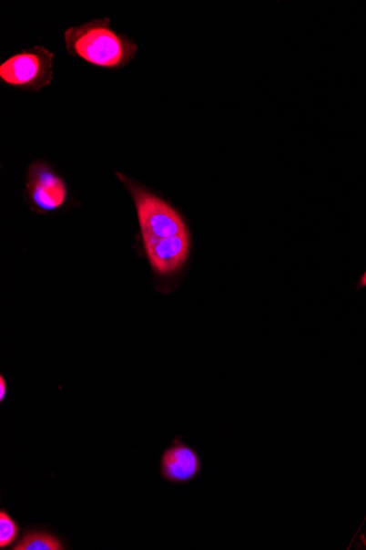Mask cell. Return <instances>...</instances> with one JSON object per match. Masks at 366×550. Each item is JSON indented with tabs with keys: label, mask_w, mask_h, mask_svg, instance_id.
<instances>
[{
	"label": "cell",
	"mask_w": 366,
	"mask_h": 550,
	"mask_svg": "<svg viewBox=\"0 0 366 550\" xmlns=\"http://www.w3.org/2000/svg\"><path fill=\"white\" fill-rule=\"evenodd\" d=\"M66 45L71 56L97 67L117 69L137 56V46L131 37L111 29L110 19H95L66 31Z\"/></svg>",
	"instance_id": "cell-1"
},
{
	"label": "cell",
	"mask_w": 366,
	"mask_h": 550,
	"mask_svg": "<svg viewBox=\"0 0 366 550\" xmlns=\"http://www.w3.org/2000/svg\"><path fill=\"white\" fill-rule=\"evenodd\" d=\"M116 175L131 193L136 203L144 246L189 233L185 220L169 203L121 172H117Z\"/></svg>",
	"instance_id": "cell-2"
},
{
	"label": "cell",
	"mask_w": 366,
	"mask_h": 550,
	"mask_svg": "<svg viewBox=\"0 0 366 550\" xmlns=\"http://www.w3.org/2000/svg\"><path fill=\"white\" fill-rule=\"evenodd\" d=\"M53 58L45 47L21 51L0 66V79L10 88L39 91L52 83Z\"/></svg>",
	"instance_id": "cell-3"
},
{
	"label": "cell",
	"mask_w": 366,
	"mask_h": 550,
	"mask_svg": "<svg viewBox=\"0 0 366 550\" xmlns=\"http://www.w3.org/2000/svg\"><path fill=\"white\" fill-rule=\"evenodd\" d=\"M26 201L36 213H53L66 206V182L43 161H36L26 174Z\"/></svg>",
	"instance_id": "cell-4"
},
{
	"label": "cell",
	"mask_w": 366,
	"mask_h": 550,
	"mask_svg": "<svg viewBox=\"0 0 366 550\" xmlns=\"http://www.w3.org/2000/svg\"><path fill=\"white\" fill-rule=\"evenodd\" d=\"M159 471L167 483H189L202 472L201 456L178 436L161 455Z\"/></svg>",
	"instance_id": "cell-5"
},
{
	"label": "cell",
	"mask_w": 366,
	"mask_h": 550,
	"mask_svg": "<svg viewBox=\"0 0 366 550\" xmlns=\"http://www.w3.org/2000/svg\"><path fill=\"white\" fill-rule=\"evenodd\" d=\"M153 271L158 275L179 272L190 253V235L182 234L144 246Z\"/></svg>",
	"instance_id": "cell-6"
},
{
	"label": "cell",
	"mask_w": 366,
	"mask_h": 550,
	"mask_svg": "<svg viewBox=\"0 0 366 550\" xmlns=\"http://www.w3.org/2000/svg\"><path fill=\"white\" fill-rule=\"evenodd\" d=\"M12 550H66V545L62 538L50 531L26 530L23 537L17 544H15Z\"/></svg>",
	"instance_id": "cell-7"
},
{
	"label": "cell",
	"mask_w": 366,
	"mask_h": 550,
	"mask_svg": "<svg viewBox=\"0 0 366 550\" xmlns=\"http://www.w3.org/2000/svg\"><path fill=\"white\" fill-rule=\"evenodd\" d=\"M21 531L18 522L14 520L6 509L0 510V549H7L17 542Z\"/></svg>",
	"instance_id": "cell-8"
},
{
	"label": "cell",
	"mask_w": 366,
	"mask_h": 550,
	"mask_svg": "<svg viewBox=\"0 0 366 550\" xmlns=\"http://www.w3.org/2000/svg\"><path fill=\"white\" fill-rule=\"evenodd\" d=\"M7 381L5 380V377L2 375L0 376V402L2 403L4 402L5 398L7 396Z\"/></svg>",
	"instance_id": "cell-9"
},
{
	"label": "cell",
	"mask_w": 366,
	"mask_h": 550,
	"mask_svg": "<svg viewBox=\"0 0 366 550\" xmlns=\"http://www.w3.org/2000/svg\"><path fill=\"white\" fill-rule=\"evenodd\" d=\"M362 289H366V269L363 272V274L361 275V277L357 284V290H362Z\"/></svg>",
	"instance_id": "cell-10"
}]
</instances>
